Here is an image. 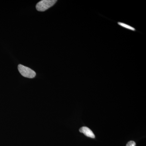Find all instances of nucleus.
Returning <instances> with one entry per match:
<instances>
[{"label": "nucleus", "instance_id": "obj_2", "mask_svg": "<svg viewBox=\"0 0 146 146\" xmlns=\"http://www.w3.org/2000/svg\"><path fill=\"white\" fill-rule=\"evenodd\" d=\"M18 69L21 74L25 77L32 78L36 76V73L33 70L21 64L18 65Z\"/></svg>", "mask_w": 146, "mask_h": 146}, {"label": "nucleus", "instance_id": "obj_1", "mask_svg": "<svg viewBox=\"0 0 146 146\" xmlns=\"http://www.w3.org/2000/svg\"><path fill=\"white\" fill-rule=\"evenodd\" d=\"M57 2L56 0H42L36 5V10L39 11H44L53 6Z\"/></svg>", "mask_w": 146, "mask_h": 146}, {"label": "nucleus", "instance_id": "obj_4", "mask_svg": "<svg viewBox=\"0 0 146 146\" xmlns=\"http://www.w3.org/2000/svg\"><path fill=\"white\" fill-rule=\"evenodd\" d=\"M117 23L119 25L122 27L124 28L127 29L129 30L132 31H136V29L133 28V27L127 24L124 23H121V22H118Z\"/></svg>", "mask_w": 146, "mask_h": 146}, {"label": "nucleus", "instance_id": "obj_3", "mask_svg": "<svg viewBox=\"0 0 146 146\" xmlns=\"http://www.w3.org/2000/svg\"><path fill=\"white\" fill-rule=\"evenodd\" d=\"M80 132L83 133L85 136L90 138H95V134L90 129L86 127H82L79 129Z\"/></svg>", "mask_w": 146, "mask_h": 146}, {"label": "nucleus", "instance_id": "obj_5", "mask_svg": "<svg viewBox=\"0 0 146 146\" xmlns=\"http://www.w3.org/2000/svg\"><path fill=\"white\" fill-rule=\"evenodd\" d=\"M136 146V143L133 141H130L128 142L126 146Z\"/></svg>", "mask_w": 146, "mask_h": 146}]
</instances>
